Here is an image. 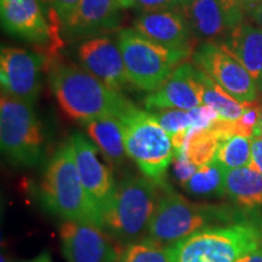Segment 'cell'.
<instances>
[{"label": "cell", "mask_w": 262, "mask_h": 262, "mask_svg": "<svg viewBox=\"0 0 262 262\" xmlns=\"http://www.w3.org/2000/svg\"><path fill=\"white\" fill-rule=\"evenodd\" d=\"M62 254L67 262H118L114 239L91 222L64 221L60 227Z\"/></svg>", "instance_id": "7c38bea8"}, {"label": "cell", "mask_w": 262, "mask_h": 262, "mask_svg": "<svg viewBox=\"0 0 262 262\" xmlns=\"http://www.w3.org/2000/svg\"><path fill=\"white\" fill-rule=\"evenodd\" d=\"M77 56L85 71L112 89L119 91L129 83L122 51L106 35L84 40L78 48Z\"/></svg>", "instance_id": "5bb4252c"}, {"label": "cell", "mask_w": 262, "mask_h": 262, "mask_svg": "<svg viewBox=\"0 0 262 262\" xmlns=\"http://www.w3.org/2000/svg\"><path fill=\"white\" fill-rule=\"evenodd\" d=\"M250 15L255 24H257L258 27L262 29V2H260L256 6H255L253 11L250 12Z\"/></svg>", "instance_id": "836d02e7"}, {"label": "cell", "mask_w": 262, "mask_h": 262, "mask_svg": "<svg viewBox=\"0 0 262 262\" xmlns=\"http://www.w3.org/2000/svg\"><path fill=\"white\" fill-rule=\"evenodd\" d=\"M193 63L205 72L229 96L241 103L255 102L257 86L250 73L222 44L202 41L192 55Z\"/></svg>", "instance_id": "9c48e42d"}, {"label": "cell", "mask_w": 262, "mask_h": 262, "mask_svg": "<svg viewBox=\"0 0 262 262\" xmlns=\"http://www.w3.org/2000/svg\"><path fill=\"white\" fill-rule=\"evenodd\" d=\"M238 262H262V249H257L254 253L245 255Z\"/></svg>", "instance_id": "e575fe53"}, {"label": "cell", "mask_w": 262, "mask_h": 262, "mask_svg": "<svg viewBox=\"0 0 262 262\" xmlns=\"http://www.w3.org/2000/svg\"><path fill=\"white\" fill-rule=\"evenodd\" d=\"M262 0H221L226 11L243 22L245 12H251Z\"/></svg>", "instance_id": "1f68e13d"}, {"label": "cell", "mask_w": 262, "mask_h": 262, "mask_svg": "<svg viewBox=\"0 0 262 262\" xmlns=\"http://www.w3.org/2000/svg\"><path fill=\"white\" fill-rule=\"evenodd\" d=\"M71 142L81 183L94 209L97 226L101 227L104 215L116 199L118 186L110 168L98 159L96 146L80 133H74Z\"/></svg>", "instance_id": "30bf717a"}, {"label": "cell", "mask_w": 262, "mask_h": 262, "mask_svg": "<svg viewBox=\"0 0 262 262\" xmlns=\"http://www.w3.org/2000/svg\"><path fill=\"white\" fill-rule=\"evenodd\" d=\"M181 9L193 38L202 41L227 39L235 27L243 24L226 11L221 0H194Z\"/></svg>", "instance_id": "ac0fdd59"}, {"label": "cell", "mask_w": 262, "mask_h": 262, "mask_svg": "<svg viewBox=\"0 0 262 262\" xmlns=\"http://www.w3.org/2000/svg\"><path fill=\"white\" fill-rule=\"evenodd\" d=\"M251 163L262 173V137H251Z\"/></svg>", "instance_id": "d6a6232c"}, {"label": "cell", "mask_w": 262, "mask_h": 262, "mask_svg": "<svg viewBox=\"0 0 262 262\" xmlns=\"http://www.w3.org/2000/svg\"><path fill=\"white\" fill-rule=\"evenodd\" d=\"M0 262H10L8 256L5 254H2V257H0Z\"/></svg>", "instance_id": "ab89813d"}, {"label": "cell", "mask_w": 262, "mask_h": 262, "mask_svg": "<svg viewBox=\"0 0 262 262\" xmlns=\"http://www.w3.org/2000/svg\"><path fill=\"white\" fill-rule=\"evenodd\" d=\"M150 114L170 136L175 135L180 131L194 127V116L192 110H160L153 111Z\"/></svg>", "instance_id": "4316f807"}, {"label": "cell", "mask_w": 262, "mask_h": 262, "mask_svg": "<svg viewBox=\"0 0 262 262\" xmlns=\"http://www.w3.org/2000/svg\"><path fill=\"white\" fill-rule=\"evenodd\" d=\"M251 137H262V116H261L260 122H258V124H257V126L255 127L254 134Z\"/></svg>", "instance_id": "74e56055"}, {"label": "cell", "mask_w": 262, "mask_h": 262, "mask_svg": "<svg viewBox=\"0 0 262 262\" xmlns=\"http://www.w3.org/2000/svg\"><path fill=\"white\" fill-rule=\"evenodd\" d=\"M203 104L214 108L221 119L235 120L244 112L245 103L238 102L219 86L205 72L201 73Z\"/></svg>", "instance_id": "603a6c76"}, {"label": "cell", "mask_w": 262, "mask_h": 262, "mask_svg": "<svg viewBox=\"0 0 262 262\" xmlns=\"http://www.w3.org/2000/svg\"><path fill=\"white\" fill-rule=\"evenodd\" d=\"M133 8L141 14H149V12L180 9L181 5H180L179 0H135Z\"/></svg>", "instance_id": "4dcf8cb0"}, {"label": "cell", "mask_w": 262, "mask_h": 262, "mask_svg": "<svg viewBox=\"0 0 262 262\" xmlns=\"http://www.w3.org/2000/svg\"><path fill=\"white\" fill-rule=\"evenodd\" d=\"M88 135L113 168H119L125 159L123 127L116 117H104L85 124Z\"/></svg>", "instance_id": "ffe728a7"}, {"label": "cell", "mask_w": 262, "mask_h": 262, "mask_svg": "<svg viewBox=\"0 0 262 262\" xmlns=\"http://www.w3.org/2000/svg\"><path fill=\"white\" fill-rule=\"evenodd\" d=\"M42 204L64 221H84L97 226L96 216L81 183L71 140L49 160L41 181Z\"/></svg>", "instance_id": "277c9868"}, {"label": "cell", "mask_w": 262, "mask_h": 262, "mask_svg": "<svg viewBox=\"0 0 262 262\" xmlns=\"http://www.w3.org/2000/svg\"><path fill=\"white\" fill-rule=\"evenodd\" d=\"M226 194L245 209L262 205V173L253 163L239 169L226 170Z\"/></svg>", "instance_id": "44dd1931"}, {"label": "cell", "mask_w": 262, "mask_h": 262, "mask_svg": "<svg viewBox=\"0 0 262 262\" xmlns=\"http://www.w3.org/2000/svg\"><path fill=\"white\" fill-rule=\"evenodd\" d=\"M222 44L250 73L258 90L262 91V29L242 24L232 31Z\"/></svg>", "instance_id": "d6986e66"}, {"label": "cell", "mask_w": 262, "mask_h": 262, "mask_svg": "<svg viewBox=\"0 0 262 262\" xmlns=\"http://www.w3.org/2000/svg\"><path fill=\"white\" fill-rule=\"evenodd\" d=\"M26 262H52L50 255H49L48 253H42L39 255V256L32 258V260L29 261H26Z\"/></svg>", "instance_id": "d590c367"}, {"label": "cell", "mask_w": 262, "mask_h": 262, "mask_svg": "<svg viewBox=\"0 0 262 262\" xmlns=\"http://www.w3.org/2000/svg\"><path fill=\"white\" fill-rule=\"evenodd\" d=\"M41 8L49 11L48 18L52 15H57L61 19V25H63L79 4L80 0H38Z\"/></svg>", "instance_id": "f1b7e54d"}, {"label": "cell", "mask_w": 262, "mask_h": 262, "mask_svg": "<svg viewBox=\"0 0 262 262\" xmlns=\"http://www.w3.org/2000/svg\"><path fill=\"white\" fill-rule=\"evenodd\" d=\"M3 28L33 44H54L51 26L38 0H0Z\"/></svg>", "instance_id": "2e32d148"}, {"label": "cell", "mask_w": 262, "mask_h": 262, "mask_svg": "<svg viewBox=\"0 0 262 262\" xmlns=\"http://www.w3.org/2000/svg\"><path fill=\"white\" fill-rule=\"evenodd\" d=\"M133 29L165 48L194 51L193 35L181 8L141 14L134 22Z\"/></svg>", "instance_id": "e0dca14e"}, {"label": "cell", "mask_w": 262, "mask_h": 262, "mask_svg": "<svg viewBox=\"0 0 262 262\" xmlns=\"http://www.w3.org/2000/svg\"><path fill=\"white\" fill-rule=\"evenodd\" d=\"M262 243V228L239 222L195 232L169 248L171 262H238L256 251Z\"/></svg>", "instance_id": "7a4b0ae2"}, {"label": "cell", "mask_w": 262, "mask_h": 262, "mask_svg": "<svg viewBox=\"0 0 262 262\" xmlns=\"http://www.w3.org/2000/svg\"><path fill=\"white\" fill-rule=\"evenodd\" d=\"M120 9L117 0H80L62 25V34L68 40H77L112 32L119 27Z\"/></svg>", "instance_id": "9a60e30c"}, {"label": "cell", "mask_w": 262, "mask_h": 262, "mask_svg": "<svg viewBox=\"0 0 262 262\" xmlns=\"http://www.w3.org/2000/svg\"><path fill=\"white\" fill-rule=\"evenodd\" d=\"M119 3L120 8L122 9H127V8H133L134 4H135V0H117Z\"/></svg>", "instance_id": "8d00e7d4"}, {"label": "cell", "mask_w": 262, "mask_h": 262, "mask_svg": "<svg viewBox=\"0 0 262 262\" xmlns=\"http://www.w3.org/2000/svg\"><path fill=\"white\" fill-rule=\"evenodd\" d=\"M226 169L217 160L198 168L194 175L182 185L188 194L195 196H221L226 194Z\"/></svg>", "instance_id": "7402d4cb"}, {"label": "cell", "mask_w": 262, "mask_h": 262, "mask_svg": "<svg viewBox=\"0 0 262 262\" xmlns=\"http://www.w3.org/2000/svg\"><path fill=\"white\" fill-rule=\"evenodd\" d=\"M117 44L122 51L129 83L142 91L158 90L179 63L192 57L191 50H175L149 40L135 29H122Z\"/></svg>", "instance_id": "8992f818"}, {"label": "cell", "mask_w": 262, "mask_h": 262, "mask_svg": "<svg viewBox=\"0 0 262 262\" xmlns=\"http://www.w3.org/2000/svg\"><path fill=\"white\" fill-rule=\"evenodd\" d=\"M219 145H220V139L210 127L209 129L191 127L187 131L185 147L181 153L186 155L194 165L201 168L215 159Z\"/></svg>", "instance_id": "cb8c5ba5"}, {"label": "cell", "mask_w": 262, "mask_h": 262, "mask_svg": "<svg viewBox=\"0 0 262 262\" xmlns=\"http://www.w3.org/2000/svg\"><path fill=\"white\" fill-rule=\"evenodd\" d=\"M198 166L194 165L183 153H175L173 155V176L178 179L180 185L187 182L194 175Z\"/></svg>", "instance_id": "f546056e"}, {"label": "cell", "mask_w": 262, "mask_h": 262, "mask_svg": "<svg viewBox=\"0 0 262 262\" xmlns=\"http://www.w3.org/2000/svg\"><path fill=\"white\" fill-rule=\"evenodd\" d=\"M192 2H194V0H179V3H180V5H181V8H183V6L189 5Z\"/></svg>", "instance_id": "f35d334b"}, {"label": "cell", "mask_w": 262, "mask_h": 262, "mask_svg": "<svg viewBox=\"0 0 262 262\" xmlns=\"http://www.w3.org/2000/svg\"><path fill=\"white\" fill-rule=\"evenodd\" d=\"M126 155L147 178L166 187L165 176L173 160L171 136L150 112L133 106L119 118Z\"/></svg>", "instance_id": "5b68a950"}, {"label": "cell", "mask_w": 262, "mask_h": 262, "mask_svg": "<svg viewBox=\"0 0 262 262\" xmlns=\"http://www.w3.org/2000/svg\"><path fill=\"white\" fill-rule=\"evenodd\" d=\"M229 215L219 206L196 204L175 192L159 198L145 239L170 248L195 232L209 228L214 222L226 221Z\"/></svg>", "instance_id": "52a82bcc"}, {"label": "cell", "mask_w": 262, "mask_h": 262, "mask_svg": "<svg viewBox=\"0 0 262 262\" xmlns=\"http://www.w3.org/2000/svg\"><path fill=\"white\" fill-rule=\"evenodd\" d=\"M0 145L14 165H38L45 155L42 124L29 104L2 93L0 98Z\"/></svg>", "instance_id": "ba28073f"}, {"label": "cell", "mask_w": 262, "mask_h": 262, "mask_svg": "<svg viewBox=\"0 0 262 262\" xmlns=\"http://www.w3.org/2000/svg\"><path fill=\"white\" fill-rule=\"evenodd\" d=\"M262 116V107L256 102L245 103L244 112L238 119L232 120L234 135H241L244 137L253 136L255 127L257 126Z\"/></svg>", "instance_id": "83f0119b"}, {"label": "cell", "mask_w": 262, "mask_h": 262, "mask_svg": "<svg viewBox=\"0 0 262 262\" xmlns=\"http://www.w3.org/2000/svg\"><path fill=\"white\" fill-rule=\"evenodd\" d=\"M158 185L141 175H129L119 183L116 199L104 215L101 228L117 243L129 245L141 241L159 202Z\"/></svg>", "instance_id": "3957f363"}, {"label": "cell", "mask_w": 262, "mask_h": 262, "mask_svg": "<svg viewBox=\"0 0 262 262\" xmlns=\"http://www.w3.org/2000/svg\"><path fill=\"white\" fill-rule=\"evenodd\" d=\"M201 73L202 70L194 63L180 64L158 90L145 98L146 110L191 111L203 106Z\"/></svg>", "instance_id": "4fadbf2b"}, {"label": "cell", "mask_w": 262, "mask_h": 262, "mask_svg": "<svg viewBox=\"0 0 262 262\" xmlns=\"http://www.w3.org/2000/svg\"><path fill=\"white\" fill-rule=\"evenodd\" d=\"M48 57L18 48H3L0 54V83L3 93L34 104L41 89V75Z\"/></svg>", "instance_id": "8fae6325"}, {"label": "cell", "mask_w": 262, "mask_h": 262, "mask_svg": "<svg viewBox=\"0 0 262 262\" xmlns=\"http://www.w3.org/2000/svg\"><path fill=\"white\" fill-rule=\"evenodd\" d=\"M48 67L52 94L72 120L86 124L104 117L119 119L134 106L119 91L97 79L81 66L49 61Z\"/></svg>", "instance_id": "6da1fadb"}, {"label": "cell", "mask_w": 262, "mask_h": 262, "mask_svg": "<svg viewBox=\"0 0 262 262\" xmlns=\"http://www.w3.org/2000/svg\"><path fill=\"white\" fill-rule=\"evenodd\" d=\"M215 159L226 170L244 168L251 164V139L233 135L221 141Z\"/></svg>", "instance_id": "d4e9b609"}, {"label": "cell", "mask_w": 262, "mask_h": 262, "mask_svg": "<svg viewBox=\"0 0 262 262\" xmlns=\"http://www.w3.org/2000/svg\"><path fill=\"white\" fill-rule=\"evenodd\" d=\"M118 262H171V257L169 248L143 239L126 245Z\"/></svg>", "instance_id": "484cf974"}]
</instances>
